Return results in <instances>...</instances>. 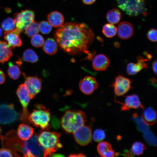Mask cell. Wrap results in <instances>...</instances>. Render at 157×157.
Here are the masks:
<instances>
[{"instance_id": "obj_9", "label": "cell", "mask_w": 157, "mask_h": 157, "mask_svg": "<svg viewBox=\"0 0 157 157\" xmlns=\"http://www.w3.org/2000/svg\"><path fill=\"white\" fill-rule=\"evenodd\" d=\"M17 94L23 108L20 118L21 121L24 123L29 124L28 118L29 114L27 110V107L31 100L32 98L29 94L24 84L19 85L17 91Z\"/></svg>"}, {"instance_id": "obj_42", "label": "cell", "mask_w": 157, "mask_h": 157, "mask_svg": "<svg viewBox=\"0 0 157 157\" xmlns=\"http://www.w3.org/2000/svg\"><path fill=\"white\" fill-rule=\"evenodd\" d=\"M151 83L154 85L156 84V81L154 78H152L151 80Z\"/></svg>"}, {"instance_id": "obj_13", "label": "cell", "mask_w": 157, "mask_h": 157, "mask_svg": "<svg viewBox=\"0 0 157 157\" xmlns=\"http://www.w3.org/2000/svg\"><path fill=\"white\" fill-rule=\"evenodd\" d=\"M98 84L95 79L91 76H86L82 79L79 83L80 90L86 95L92 94L97 88Z\"/></svg>"}, {"instance_id": "obj_20", "label": "cell", "mask_w": 157, "mask_h": 157, "mask_svg": "<svg viewBox=\"0 0 157 157\" xmlns=\"http://www.w3.org/2000/svg\"><path fill=\"white\" fill-rule=\"evenodd\" d=\"M17 133L19 138L26 140L29 139L33 135V129L28 125L23 123L18 126Z\"/></svg>"}, {"instance_id": "obj_27", "label": "cell", "mask_w": 157, "mask_h": 157, "mask_svg": "<svg viewBox=\"0 0 157 157\" xmlns=\"http://www.w3.org/2000/svg\"><path fill=\"white\" fill-rule=\"evenodd\" d=\"M8 65L9 67L7 72L10 78L14 80L17 79L21 74L19 68L11 62H9Z\"/></svg>"}, {"instance_id": "obj_2", "label": "cell", "mask_w": 157, "mask_h": 157, "mask_svg": "<svg viewBox=\"0 0 157 157\" xmlns=\"http://www.w3.org/2000/svg\"><path fill=\"white\" fill-rule=\"evenodd\" d=\"M0 138L3 146L10 150L15 156H20L17 152L21 153L25 157L34 156L37 148L34 135H32L28 140H22L18 137L16 132L13 130Z\"/></svg>"}, {"instance_id": "obj_29", "label": "cell", "mask_w": 157, "mask_h": 157, "mask_svg": "<svg viewBox=\"0 0 157 157\" xmlns=\"http://www.w3.org/2000/svg\"><path fill=\"white\" fill-rule=\"evenodd\" d=\"M39 31V24L33 21L25 29L24 33L29 38L32 37Z\"/></svg>"}, {"instance_id": "obj_7", "label": "cell", "mask_w": 157, "mask_h": 157, "mask_svg": "<svg viewBox=\"0 0 157 157\" xmlns=\"http://www.w3.org/2000/svg\"><path fill=\"white\" fill-rule=\"evenodd\" d=\"M21 116L15 110L13 104H0V124L13 123L21 118Z\"/></svg>"}, {"instance_id": "obj_31", "label": "cell", "mask_w": 157, "mask_h": 157, "mask_svg": "<svg viewBox=\"0 0 157 157\" xmlns=\"http://www.w3.org/2000/svg\"><path fill=\"white\" fill-rule=\"evenodd\" d=\"M146 149L144 144L139 142H135L132 144L131 151L134 155L139 156L142 154Z\"/></svg>"}, {"instance_id": "obj_39", "label": "cell", "mask_w": 157, "mask_h": 157, "mask_svg": "<svg viewBox=\"0 0 157 157\" xmlns=\"http://www.w3.org/2000/svg\"><path fill=\"white\" fill-rule=\"evenodd\" d=\"M96 0H82L83 2L86 4L90 5L92 4Z\"/></svg>"}, {"instance_id": "obj_35", "label": "cell", "mask_w": 157, "mask_h": 157, "mask_svg": "<svg viewBox=\"0 0 157 157\" xmlns=\"http://www.w3.org/2000/svg\"><path fill=\"white\" fill-rule=\"evenodd\" d=\"M157 30L153 28L148 31L147 36L150 40L155 42L157 41Z\"/></svg>"}, {"instance_id": "obj_33", "label": "cell", "mask_w": 157, "mask_h": 157, "mask_svg": "<svg viewBox=\"0 0 157 157\" xmlns=\"http://www.w3.org/2000/svg\"><path fill=\"white\" fill-rule=\"evenodd\" d=\"M105 138V133L103 130L97 129L94 131L92 135V138L94 141L100 142L104 140Z\"/></svg>"}, {"instance_id": "obj_36", "label": "cell", "mask_w": 157, "mask_h": 157, "mask_svg": "<svg viewBox=\"0 0 157 157\" xmlns=\"http://www.w3.org/2000/svg\"><path fill=\"white\" fill-rule=\"evenodd\" d=\"M14 155L10 149L6 148L0 149V157H13Z\"/></svg>"}, {"instance_id": "obj_6", "label": "cell", "mask_w": 157, "mask_h": 157, "mask_svg": "<svg viewBox=\"0 0 157 157\" xmlns=\"http://www.w3.org/2000/svg\"><path fill=\"white\" fill-rule=\"evenodd\" d=\"M118 7L131 16L145 15V0H117Z\"/></svg>"}, {"instance_id": "obj_10", "label": "cell", "mask_w": 157, "mask_h": 157, "mask_svg": "<svg viewBox=\"0 0 157 157\" xmlns=\"http://www.w3.org/2000/svg\"><path fill=\"white\" fill-rule=\"evenodd\" d=\"M76 142L81 146H85L91 142L92 135L90 128L84 125L81 126L73 133Z\"/></svg>"}, {"instance_id": "obj_12", "label": "cell", "mask_w": 157, "mask_h": 157, "mask_svg": "<svg viewBox=\"0 0 157 157\" xmlns=\"http://www.w3.org/2000/svg\"><path fill=\"white\" fill-rule=\"evenodd\" d=\"M131 83L129 78L122 76H117L112 85L115 95L120 96L126 94L132 88Z\"/></svg>"}, {"instance_id": "obj_40", "label": "cell", "mask_w": 157, "mask_h": 157, "mask_svg": "<svg viewBox=\"0 0 157 157\" xmlns=\"http://www.w3.org/2000/svg\"><path fill=\"white\" fill-rule=\"evenodd\" d=\"M69 157H85V155L83 154L80 153L78 154H71Z\"/></svg>"}, {"instance_id": "obj_21", "label": "cell", "mask_w": 157, "mask_h": 157, "mask_svg": "<svg viewBox=\"0 0 157 157\" xmlns=\"http://www.w3.org/2000/svg\"><path fill=\"white\" fill-rule=\"evenodd\" d=\"M98 152L99 155L103 157H113L115 153L112 149L111 145L107 142H100L97 147Z\"/></svg>"}, {"instance_id": "obj_23", "label": "cell", "mask_w": 157, "mask_h": 157, "mask_svg": "<svg viewBox=\"0 0 157 157\" xmlns=\"http://www.w3.org/2000/svg\"><path fill=\"white\" fill-rule=\"evenodd\" d=\"M11 49L7 42L0 41V63L3 64L10 59L13 55Z\"/></svg>"}, {"instance_id": "obj_26", "label": "cell", "mask_w": 157, "mask_h": 157, "mask_svg": "<svg viewBox=\"0 0 157 157\" xmlns=\"http://www.w3.org/2000/svg\"><path fill=\"white\" fill-rule=\"evenodd\" d=\"M22 60L25 62L34 63L38 60V58L34 51L32 49H28L24 51Z\"/></svg>"}, {"instance_id": "obj_38", "label": "cell", "mask_w": 157, "mask_h": 157, "mask_svg": "<svg viewBox=\"0 0 157 157\" xmlns=\"http://www.w3.org/2000/svg\"><path fill=\"white\" fill-rule=\"evenodd\" d=\"M157 61L156 60L154 61L152 64V69L154 73L156 75H157Z\"/></svg>"}, {"instance_id": "obj_14", "label": "cell", "mask_w": 157, "mask_h": 157, "mask_svg": "<svg viewBox=\"0 0 157 157\" xmlns=\"http://www.w3.org/2000/svg\"><path fill=\"white\" fill-rule=\"evenodd\" d=\"M122 106L121 110L123 111H127L131 108L144 109V107L140 102L138 96L136 94L127 96L124 102L121 104Z\"/></svg>"}, {"instance_id": "obj_44", "label": "cell", "mask_w": 157, "mask_h": 157, "mask_svg": "<svg viewBox=\"0 0 157 157\" xmlns=\"http://www.w3.org/2000/svg\"><path fill=\"white\" fill-rule=\"evenodd\" d=\"M2 131V129L1 126H0V134H1Z\"/></svg>"}, {"instance_id": "obj_3", "label": "cell", "mask_w": 157, "mask_h": 157, "mask_svg": "<svg viewBox=\"0 0 157 157\" xmlns=\"http://www.w3.org/2000/svg\"><path fill=\"white\" fill-rule=\"evenodd\" d=\"M86 120L85 113L80 110H67L63 115L61 124L63 129L68 133H73L84 125Z\"/></svg>"}, {"instance_id": "obj_32", "label": "cell", "mask_w": 157, "mask_h": 157, "mask_svg": "<svg viewBox=\"0 0 157 157\" xmlns=\"http://www.w3.org/2000/svg\"><path fill=\"white\" fill-rule=\"evenodd\" d=\"M44 39L40 34H36L32 37L31 40L32 45L35 47L38 48L42 47L44 43Z\"/></svg>"}, {"instance_id": "obj_22", "label": "cell", "mask_w": 157, "mask_h": 157, "mask_svg": "<svg viewBox=\"0 0 157 157\" xmlns=\"http://www.w3.org/2000/svg\"><path fill=\"white\" fill-rule=\"evenodd\" d=\"M48 22L53 27H60L64 23V18L62 14L60 12L53 11L49 13L47 16Z\"/></svg>"}, {"instance_id": "obj_15", "label": "cell", "mask_w": 157, "mask_h": 157, "mask_svg": "<svg viewBox=\"0 0 157 157\" xmlns=\"http://www.w3.org/2000/svg\"><path fill=\"white\" fill-rule=\"evenodd\" d=\"M147 60L144 57L138 56L137 58V62L135 63H129L127 66V73L129 75H135L140 71L142 69L147 68Z\"/></svg>"}, {"instance_id": "obj_16", "label": "cell", "mask_w": 157, "mask_h": 157, "mask_svg": "<svg viewBox=\"0 0 157 157\" xmlns=\"http://www.w3.org/2000/svg\"><path fill=\"white\" fill-rule=\"evenodd\" d=\"M20 34L17 29L12 31L5 32L4 38L7 41L9 46L12 49L20 47L22 45V40L19 35Z\"/></svg>"}, {"instance_id": "obj_11", "label": "cell", "mask_w": 157, "mask_h": 157, "mask_svg": "<svg viewBox=\"0 0 157 157\" xmlns=\"http://www.w3.org/2000/svg\"><path fill=\"white\" fill-rule=\"evenodd\" d=\"M25 78L24 84L28 92L33 99L40 91L42 88V80L36 76H26L23 73Z\"/></svg>"}, {"instance_id": "obj_30", "label": "cell", "mask_w": 157, "mask_h": 157, "mask_svg": "<svg viewBox=\"0 0 157 157\" xmlns=\"http://www.w3.org/2000/svg\"><path fill=\"white\" fill-rule=\"evenodd\" d=\"M2 28L6 31H14L17 29L15 20L12 17H8L1 24Z\"/></svg>"}, {"instance_id": "obj_25", "label": "cell", "mask_w": 157, "mask_h": 157, "mask_svg": "<svg viewBox=\"0 0 157 157\" xmlns=\"http://www.w3.org/2000/svg\"><path fill=\"white\" fill-rule=\"evenodd\" d=\"M106 17L107 21L110 23L113 24H117L119 22L121 19V13L117 9H113L107 13Z\"/></svg>"}, {"instance_id": "obj_17", "label": "cell", "mask_w": 157, "mask_h": 157, "mask_svg": "<svg viewBox=\"0 0 157 157\" xmlns=\"http://www.w3.org/2000/svg\"><path fill=\"white\" fill-rule=\"evenodd\" d=\"M134 32L133 28L129 23L123 22L120 23L117 28V33L119 38L127 39L131 38Z\"/></svg>"}, {"instance_id": "obj_4", "label": "cell", "mask_w": 157, "mask_h": 157, "mask_svg": "<svg viewBox=\"0 0 157 157\" xmlns=\"http://www.w3.org/2000/svg\"><path fill=\"white\" fill-rule=\"evenodd\" d=\"M60 135L58 132L49 131L42 132L38 135L39 142L44 149V157L51 156L62 147L59 142Z\"/></svg>"}, {"instance_id": "obj_5", "label": "cell", "mask_w": 157, "mask_h": 157, "mask_svg": "<svg viewBox=\"0 0 157 157\" xmlns=\"http://www.w3.org/2000/svg\"><path fill=\"white\" fill-rule=\"evenodd\" d=\"M36 107L37 109L34 110L29 115L28 118L29 123L42 129L48 130L50 127L49 122L51 114L49 110L41 105L36 106Z\"/></svg>"}, {"instance_id": "obj_8", "label": "cell", "mask_w": 157, "mask_h": 157, "mask_svg": "<svg viewBox=\"0 0 157 157\" xmlns=\"http://www.w3.org/2000/svg\"><path fill=\"white\" fill-rule=\"evenodd\" d=\"M17 29L21 33L35 19L34 12L30 10H22L14 15Z\"/></svg>"}, {"instance_id": "obj_37", "label": "cell", "mask_w": 157, "mask_h": 157, "mask_svg": "<svg viewBox=\"0 0 157 157\" xmlns=\"http://www.w3.org/2000/svg\"><path fill=\"white\" fill-rule=\"evenodd\" d=\"M6 77L4 73L0 70V85L2 84L5 82Z\"/></svg>"}, {"instance_id": "obj_43", "label": "cell", "mask_w": 157, "mask_h": 157, "mask_svg": "<svg viewBox=\"0 0 157 157\" xmlns=\"http://www.w3.org/2000/svg\"><path fill=\"white\" fill-rule=\"evenodd\" d=\"M3 35V31L1 28L0 27V38Z\"/></svg>"}, {"instance_id": "obj_18", "label": "cell", "mask_w": 157, "mask_h": 157, "mask_svg": "<svg viewBox=\"0 0 157 157\" xmlns=\"http://www.w3.org/2000/svg\"><path fill=\"white\" fill-rule=\"evenodd\" d=\"M110 63L109 59L104 55L100 54L97 55L92 61V66L96 70L102 71L105 70Z\"/></svg>"}, {"instance_id": "obj_24", "label": "cell", "mask_w": 157, "mask_h": 157, "mask_svg": "<svg viewBox=\"0 0 157 157\" xmlns=\"http://www.w3.org/2000/svg\"><path fill=\"white\" fill-rule=\"evenodd\" d=\"M58 45L55 39L51 38H48L44 42L43 50L48 54L53 55L57 52L58 50Z\"/></svg>"}, {"instance_id": "obj_1", "label": "cell", "mask_w": 157, "mask_h": 157, "mask_svg": "<svg viewBox=\"0 0 157 157\" xmlns=\"http://www.w3.org/2000/svg\"><path fill=\"white\" fill-rule=\"evenodd\" d=\"M55 40L58 45L68 54L76 55L88 52L94 34L85 23L68 22L63 24L56 30Z\"/></svg>"}, {"instance_id": "obj_28", "label": "cell", "mask_w": 157, "mask_h": 157, "mask_svg": "<svg viewBox=\"0 0 157 157\" xmlns=\"http://www.w3.org/2000/svg\"><path fill=\"white\" fill-rule=\"evenodd\" d=\"M103 34L108 38H111L114 36L117 33V28L111 23L105 24L102 29Z\"/></svg>"}, {"instance_id": "obj_34", "label": "cell", "mask_w": 157, "mask_h": 157, "mask_svg": "<svg viewBox=\"0 0 157 157\" xmlns=\"http://www.w3.org/2000/svg\"><path fill=\"white\" fill-rule=\"evenodd\" d=\"M39 31L43 34L49 33L52 29V26L47 22L43 21L39 24Z\"/></svg>"}, {"instance_id": "obj_19", "label": "cell", "mask_w": 157, "mask_h": 157, "mask_svg": "<svg viewBox=\"0 0 157 157\" xmlns=\"http://www.w3.org/2000/svg\"><path fill=\"white\" fill-rule=\"evenodd\" d=\"M141 119L145 124L151 126L157 121L156 112L152 108L149 107L144 110L141 115Z\"/></svg>"}, {"instance_id": "obj_41", "label": "cell", "mask_w": 157, "mask_h": 157, "mask_svg": "<svg viewBox=\"0 0 157 157\" xmlns=\"http://www.w3.org/2000/svg\"><path fill=\"white\" fill-rule=\"evenodd\" d=\"M129 151L126 150L125 151L124 154V155L126 156H133V153Z\"/></svg>"}]
</instances>
